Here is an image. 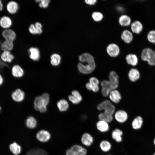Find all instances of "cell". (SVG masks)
<instances>
[{
	"mask_svg": "<svg viewBox=\"0 0 155 155\" xmlns=\"http://www.w3.org/2000/svg\"><path fill=\"white\" fill-rule=\"evenodd\" d=\"M80 62L77 65L79 71L84 74H88L92 73L95 69L96 64L94 59L92 55L84 53L78 57Z\"/></svg>",
	"mask_w": 155,
	"mask_h": 155,
	"instance_id": "cell-1",
	"label": "cell"
},
{
	"mask_svg": "<svg viewBox=\"0 0 155 155\" xmlns=\"http://www.w3.org/2000/svg\"><path fill=\"white\" fill-rule=\"evenodd\" d=\"M49 99V95L47 93H44L41 96L36 97L34 102L35 109L42 113L46 112Z\"/></svg>",
	"mask_w": 155,
	"mask_h": 155,
	"instance_id": "cell-2",
	"label": "cell"
},
{
	"mask_svg": "<svg viewBox=\"0 0 155 155\" xmlns=\"http://www.w3.org/2000/svg\"><path fill=\"white\" fill-rule=\"evenodd\" d=\"M96 108L99 111H103L113 115L116 111L115 106L108 100H104L98 104L96 106Z\"/></svg>",
	"mask_w": 155,
	"mask_h": 155,
	"instance_id": "cell-3",
	"label": "cell"
},
{
	"mask_svg": "<svg viewBox=\"0 0 155 155\" xmlns=\"http://www.w3.org/2000/svg\"><path fill=\"white\" fill-rule=\"evenodd\" d=\"M88 153L86 147L82 145L75 144L66 150V155H87Z\"/></svg>",
	"mask_w": 155,
	"mask_h": 155,
	"instance_id": "cell-4",
	"label": "cell"
},
{
	"mask_svg": "<svg viewBox=\"0 0 155 155\" xmlns=\"http://www.w3.org/2000/svg\"><path fill=\"white\" fill-rule=\"evenodd\" d=\"M141 57L143 61H147L149 65H155V51L151 49H144L142 51Z\"/></svg>",
	"mask_w": 155,
	"mask_h": 155,
	"instance_id": "cell-5",
	"label": "cell"
},
{
	"mask_svg": "<svg viewBox=\"0 0 155 155\" xmlns=\"http://www.w3.org/2000/svg\"><path fill=\"white\" fill-rule=\"evenodd\" d=\"M100 84L98 79L95 77L92 76L89 78L88 82L86 84L85 86L88 90L97 93L100 90L99 86Z\"/></svg>",
	"mask_w": 155,
	"mask_h": 155,
	"instance_id": "cell-6",
	"label": "cell"
},
{
	"mask_svg": "<svg viewBox=\"0 0 155 155\" xmlns=\"http://www.w3.org/2000/svg\"><path fill=\"white\" fill-rule=\"evenodd\" d=\"M80 140L82 145L86 148L91 146L94 143V139L90 133L86 132L82 134Z\"/></svg>",
	"mask_w": 155,
	"mask_h": 155,
	"instance_id": "cell-7",
	"label": "cell"
},
{
	"mask_svg": "<svg viewBox=\"0 0 155 155\" xmlns=\"http://www.w3.org/2000/svg\"><path fill=\"white\" fill-rule=\"evenodd\" d=\"M114 119L118 123L123 124L125 123L128 118V115L125 111L119 110L116 111L113 115Z\"/></svg>",
	"mask_w": 155,
	"mask_h": 155,
	"instance_id": "cell-8",
	"label": "cell"
},
{
	"mask_svg": "<svg viewBox=\"0 0 155 155\" xmlns=\"http://www.w3.org/2000/svg\"><path fill=\"white\" fill-rule=\"evenodd\" d=\"M108 78L112 90L117 89L119 82V77L117 72L114 71H111L109 73Z\"/></svg>",
	"mask_w": 155,
	"mask_h": 155,
	"instance_id": "cell-9",
	"label": "cell"
},
{
	"mask_svg": "<svg viewBox=\"0 0 155 155\" xmlns=\"http://www.w3.org/2000/svg\"><path fill=\"white\" fill-rule=\"evenodd\" d=\"M19 7L18 3L13 0H9L6 6V8L7 12L11 15L16 14L18 11Z\"/></svg>",
	"mask_w": 155,
	"mask_h": 155,
	"instance_id": "cell-10",
	"label": "cell"
},
{
	"mask_svg": "<svg viewBox=\"0 0 155 155\" xmlns=\"http://www.w3.org/2000/svg\"><path fill=\"white\" fill-rule=\"evenodd\" d=\"M11 96V98L14 102L20 103L24 100L25 94L22 89L18 88L12 93Z\"/></svg>",
	"mask_w": 155,
	"mask_h": 155,
	"instance_id": "cell-11",
	"label": "cell"
},
{
	"mask_svg": "<svg viewBox=\"0 0 155 155\" xmlns=\"http://www.w3.org/2000/svg\"><path fill=\"white\" fill-rule=\"evenodd\" d=\"M109 123L101 120H98L96 123V128L97 130L102 133L108 132L110 129Z\"/></svg>",
	"mask_w": 155,
	"mask_h": 155,
	"instance_id": "cell-12",
	"label": "cell"
},
{
	"mask_svg": "<svg viewBox=\"0 0 155 155\" xmlns=\"http://www.w3.org/2000/svg\"><path fill=\"white\" fill-rule=\"evenodd\" d=\"M106 51L109 56L115 57L119 55L120 50L119 46L116 44L113 43L110 44L108 45Z\"/></svg>",
	"mask_w": 155,
	"mask_h": 155,
	"instance_id": "cell-13",
	"label": "cell"
},
{
	"mask_svg": "<svg viewBox=\"0 0 155 155\" xmlns=\"http://www.w3.org/2000/svg\"><path fill=\"white\" fill-rule=\"evenodd\" d=\"M123 133L120 129L116 128L111 131V136L112 139L117 143H121L123 140Z\"/></svg>",
	"mask_w": 155,
	"mask_h": 155,
	"instance_id": "cell-14",
	"label": "cell"
},
{
	"mask_svg": "<svg viewBox=\"0 0 155 155\" xmlns=\"http://www.w3.org/2000/svg\"><path fill=\"white\" fill-rule=\"evenodd\" d=\"M1 34L2 37L5 40L14 41L17 38L16 32L10 28L3 29Z\"/></svg>",
	"mask_w": 155,
	"mask_h": 155,
	"instance_id": "cell-15",
	"label": "cell"
},
{
	"mask_svg": "<svg viewBox=\"0 0 155 155\" xmlns=\"http://www.w3.org/2000/svg\"><path fill=\"white\" fill-rule=\"evenodd\" d=\"M11 73L14 78L19 79L24 76V72L21 66L18 64H15L11 67Z\"/></svg>",
	"mask_w": 155,
	"mask_h": 155,
	"instance_id": "cell-16",
	"label": "cell"
},
{
	"mask_svg": "<svg viewBox=\"0 0 155 155\" xmlns=\"http://www.w3.org/2000/svg\"><path fill=\"white\" fill-rule=\"evenodd\" d=\"M0 58L3 62L11 63L15 59V56L11 51H2L0 55Z\"/></svg>",
	"mask_w": 155,
	"mask_h": 155,
	"instance_id": "cell-17",
	"label": "cell"
},
{
	"mask_svg": "<svg viewBox=\"0 0 155 155\" xmlns=\"http://www.w3.org/2000/svg\"><path fill=\"white\" fill-rule=\"evenodd\" d=\"M68 99L72 103L77 104L80 103L82 100V97L78 90H74L71 92V95H70L68 97Z\"/></svg>",
	"mask_w": 155,
	"mask_h": 155,
	"instance_id": "cell-18",
	"label": "cell"
},
{
	"mask_svg": "<svg viewBox=\"0 0 155 155\" xmlns=\"http://www.w3.org/2000/svg\"><path fill=\"white\" fill-rule=\"evenodd\" d=\"M99 147L101 151L105 153H108L112 149V145L108 140L103 139L100 142Z\"/></svg>",
	"mask_w": 155,
	"mask_h": 155,
	"instance_id": "cell-19",
	"label": "cell"
},
{
	"mask_svg": "<svg viewBox=\"0 0 155 155\" xmlns=\"http://www.w3.org/2000/svg\"><path fill=\"white\" fill-rule=\"evenodd\" d=\"M110 101L113 103L118 104L121 99V93L117 89L112 90L108 95Z\"/></svg>",
	"mask_w": 155,
	"mask_h": 155,
	"instance_id": "cell-20",
	"label": "cell"
},
{
	"mask_svg": "<svg viewBox=\"0 0 155 155\" xmlns=\"http://www.w3.org/2000/svg\"><path fill=\"white\" fill-rule=\"evenodd\" d=\"M13 24V21L9 16H4L0 19V26L3 29L10 28Z\"/></svg>",
	"mask_w": 155,
	"mask_h": 155,
	"instance_id": "cell-21",
	"label": "cell"
},
{
	"mask_svg": "<svg viewBox=\"0 0 155 155\" xmlns=\"http://www.w3.org/2000/svg\"><path fill=\"white\" fill-rule=\"evenodd\" d=\"M36 137L37 139L40 141L42 142H46L50 139L51 135L47 131L42 130L37 133Z\"/></svg>",
	"mask_w": 155,
	"mask_h": 155,
	"instance_id": "cell-22",
	"label": "cell"
},
{
	"mask_svg": "<svg viewBox=\"0 0 155 155\" xmlns=\"http://www.w3.org/2000/svg\"><path fill=\"white\" fill-rule=\"evenodd\" d=\"M30 58L35 61H38L40 58V52L39 49L36 47H31L28 51Z\"/></svg>",
	"mask_w": 155,
	"mask_h": 155,
	"instance_id": "cell-23",
	"label": "cell"
},
{
	"mask_svg": "<svg viewBox=\"0 0 155 155\" xmlns=\"http://www.w3.org/2000/svg\"><path fill=\"white\" fill-rule=\"evenodd\" d=\"M14 47L13 41L4 40L0 45V49L2 51H11Z\"/></svg>",
	"mask_w": 155,
	"mask_h": 155,
	"instance_id": "cell-24",
	"label": "cell"
},
{
	"mask_svg": "<svg viewBox=\"0 0 155 155\" xmlns=\"http://www.w3.org/2000/svg\"><path fill=\"white\" fill-rule=\"evenodd\" d=\"M98 120H102L109 123L114 119L113 115L103 111L100 113L98 116Z\"/></svg>",
	"mask_w": 155,
	"mask_h": 155,
	"instance_id": "cell-25",
	"label": "cell"
},
{
	"mask_svg": "<svg viewBox=\"0 0 155 155\" xmlns=\"http://www.w3.org/2000/svg\"><path fill=\"white\" fill-rule=\"evenodd\" d=\"M143 120L142 117L138 116L135 118L131 123V126L132 128L135 130L140 129L143 125Z\"/></svg>",
	"mask_w": 155,
	"mask_h": 155,
	"instance_id": "cell-26",
	"label": "cell"
},
{
	"mask_svg": "<svg viewBox=\"0 0 155 155\" xmlns=\"http://www.w3.org/2000/svg\"><path fill=\"white\" fill-rule=\"evenodd\" d=\"M121 38L125 43H129L133 40V36L130 31L125 30H124L121 34Z\"/></svg>",
	"mask_w": 155,
	"mask_h": 155,
	"instance_id": "cell-27",
	"label": "cell"
},
{
	"mask_svg": "<svg viewBox=\"0 0 155 155\" xmlns=\"http://www.w3.org/2000/svg\"><path fill=\"white\" fill-rule=\"evenodd\" d=\"M128 77L129 80L134 82L139 79L140 74L138 71L136 69H131L129 71Z\"/></svg>",
	"mask_w": 155,
	"mask_h": 155,
	"instance_id": "cell-28",
	"label": "cell"
},
{
	"mask_svg": "<svg viewBox=\"0 0 155 155\" xmlns=\"http://www.w3.org/2000/svg\"><path fill=\"white\" fill-rule=\"evenodd\" d=\"M143 26L142 23L138 21L133 22L131 25V29L133 33L139 34L142 31Z\"/></svg>",
	"mask_w": 155,
	"mask_h": 155,
	"instance_id": "cell-29",
	"label": "cell"
},
{
	"mask_svg": "<svg viewBox=\"0 0 155 155\" xmlns=\"http://www.w3.org/2000/svg\"><path fill=\"white\" fill-rule=\"evenodd\" d=\"M57 106L59 111L64 112L67 111L69 108V104L68 102L64 99H61L58 102Z\"/></svg>",
	"mask_w": 155,
	"mask_h": 155,
	"instance_id": "cell-30",
	"label": "cell"
},
{
	"mask_svg": "<svg viewBox=\"0 0 155 155\" xmlns=\"http://www.w3.org/2000/svg\"><path fill=\"white\" fill-rule=\"evenodd\" d=\"M119 22L121 26H127L131 23V19L128 16L125 14L122 15L119 17Z\"/></svg>",
	"mask_w": 155,
	"mask_h": 155,
	"instance_id": "cell-31",
	"label": "cell"
},
{
	"mask_svg": "<svg viewBox=\"0 0 155 155\" xmlns=\"http://www.w3.org/2000/svg\"><path fill=\"white\" fill-rule=\"evenodd\" d=\"M126 59L128 64L133 66L136 65L138 63L137 58L135 54H128L126 57Z\"/></svg>",
	"mask_w": 155,
	"mask_h": 155,
	"instance_id": "cell-32",
	"label": "cell"
},
{
	"mask_svg": "<svg viewBox=\"0 0 155 155\" xmlns=\"http://www.w3.org/2000/svg\"><path fill=\"white\" fill-rule=\"evenodd\" d=\"M50 59L51 64L53 66H57L61 63V57L58 54L54 53L52 54L51 56Z\"/></svg>",
	"mask_w": 155,
	"mask_h": 155,
	"instance_id": "cell-33",
	"label": "cell"
},
{
	"mask_svg": "<svg viewBox=\"0 0 155 155\" xmlns=\"http://www.w3.org/2000/svg\"><path fill=\"white\" fill-rule=\"evenodd\" d=\"M26 155H48L44 150L40 148H35L29 150Z\"/></svg>",
	"mask_w": 155,
	"mask_h": 155,
	"instance_id": "cell-34",
	"label": "cell"
},
{
	"mask_svg": "<svg viewBox=\"0 0 155 155\" xmlns=\"http://www.w3.org/2000/svg\"><path fill=\"white\" fill-rule=\"evenodd\" d=\"M26 126L30 129L35 128L37 125L36 119L33 117L30 116L26 120Z\"/></svg>",
	"mask_w": 155,
	"mask_h": 155,
	"instance_id": "cell-35",
	"label": "cell"
},
{
	"mask_svg": "<svg viewBox=\"0 0 155 155\" xmlns=\"http://www.w3.org/2000/svg\"><path fill=\"white\" fill-rule=\"evenodd\" d=\"M9 148L11 151L15 155H18L21 152V147L16 142H14L10 145Z\"/></svg>",
	"mask_w": 155,
	"mask_h": 155,
	"instance_id": "cell-36",
	"label": "cell"
},
{
	"mask_svg": "<svg viewBox=\"0 0 155 155\" xmlns=\"http://www.w3.org/2000/svg\"><path fill=\"white\" fill-rule=\"evenodd\" d=\"M92 16L94 20L96 22H99L102 20L103 16L101 13L96 11L93 13Z\"/></svg>",
	"mask_w": 155,
	"mask_h": 155,
	"instance_id": "cell-37",
	"label": "cell"
},
{
	"mask_svg": "<svg viewBox=\"0 0 155 155\" xmlns=\"http://www.w3.org/2000/svg\"><path fill=\"white\" fill-rule=\"evenodd\" d=\"M148 40L151 42L155 43V30L150 31L147 36Z\"/></svg>",
	"mask_w": 155,
	"mask_h": 155,
	"instance_id": "cell-38",
	"label": "cell"
},
{
	"mask_svg": "<svg viewBox=\"0 0 155 155\" xmlns=\"http://www.w3.org/2000/svg\"><path fill=\"white\" fill-rule=\"evenodd\" d=\"M100 84L101 88H107L112 90L108 80H102L100 82Z\"/></svg>",
	"mask_w": 155,
	"mask_h": 155,
	"instance_id": "cell-39",
	"label": "cell"
},
{
	"mask_svg": "<svg viewBox=\"0 0 155 155\" xmlns=\"http://www.w3.org/2000/svg\"><path fill=\"white\" fill-rule=\"evenodd\" d=\"M50 2L49 0H40L39 5L40 7L46 8L48 6Z\"/></svg>",
	"mask_w": 155,
	"mask_h": 155,
	"instance_id": "cell-40",
	"label": "cell"
},
{
	"mask_svg": "<svg viewBox=\"0 0 155 155\" xmlns=\"http://www.w3.org/2000/svg\"><path fill=\"white\" fill-rule=\"evenodd\" d=\"M112 90L105 88H102L101 92L102 96L105 97L108 96L109 94Z\"/></svg>",
	"mask_w": 155,
	"mask_h": 155,
	"instance_id": "cell-41",
	"label": "cell"
},
{
	"mask_svg": "<svg viewBox=\"0 0 155 155\" xmlns=\"http://www.w3.org/2000/svg\"><path fill=\"white\" fill-rule=\"evenodd\" d=\"M29 31L32 34H37V30L34 24L30 25L29 28Z\"/></svg>",
	"mask_w": 155,
	"mask_h": 155,
	"instance_id": "cell-42",
	"label": "cell"
},
{
	"mask_svg": "<svg viewBox=\"0 0 155 155\" xmlns=\"http://www.w3.org/2000/svg\"><path fill=\"white\" fill-rule=\"evenodd\" d=\"M96 0H85V2L87 4L90 5H93L95 4L97 2Z\"/></svg>",
	"mask_w": 155,
	"mask_h": 155,
	"instance_id": "cell-43",
	"label": "cell"
},
{
	"mask_svg": "<svg viewBox=\"0 0 155 155\" xmlns=\"http://www.w3.org/2000/svg\"><path fill=\"white\" fill-rule=\"evenodd\" d=\"M36 27L38 28H42V26L41 24L39 22H36L34 24Z\"/></svg>",
	"mask_w": 155,
	"mask_h": 155,
	"instance_id": "cell-44",
	"label": "cell"
},
{
	"mask_svg": "<svg viewBox=\"0 0 155 155\" xmlns=\"http://www.w3.org/2000/svg\"><path fill=\"white\" fill-rule=\"evenodd\" d=\"M4 82V80L3 77L2 75L0 73V86L3 85Z\"/></svg>",
	"mask_w": 155,
	"mask_h": 155,
	"instance_id": "cell-45",
	"label": "cell"
},
{
	"mask_svg": "<svg viewBox=\"0 0 155 155\" xmlns=\"http://www.w3.org/2000/svg\"><path fill=\"white\" fill-rule=\"evenodd\" d=\"M4 8V5L3 3L2 0H0V11L3 10Z\"/></svg>",
	"mask_w": 155,
	"mask_h": 155,
	"instance_id": "cell-46",
	"label": "cell"
},
{
	"mask_svg": "<svg viewBox=\"0 0 155 155\" xmlns=\"http://www.w3.org/2000/svg\"><path fill=\"white\" fill-rule=\"evenodd\" d=\"M153 142L155 146V137L154 138L153 140Z\"/></svg>",
	"mask_w": 155,
	"mask_h": 155,
	"instance_id": "cell-47",
	"label": "cell"
},
{
	"mask_svg": "<svg viewBox=\"0 0 155 155\" xmlns=\"http://www.w3.org/2000/svg\"><path fill=\"white\" fill-rule=\"evenodd\" d=\"M2 110V108H1V107L0 105V113L1 112V110Z\"/></svg>",
	"mask_w": 155,
	"mask_h": 155,
	"instance_id": "cell-48",
	"label": "cell"
},
{
	"mask_svg": "<svg viewBox=\"0 0 155 155\" xmlns=\"http://www.w3.org/2000/svg\"><path fill=\"white\" fill-rule=\"evenodd\" d=\"M105 155H113L112 154H107Z\"/></svg>",
	"mask_w": 155,
	"mask_h": 155,
	"instance_id": "cell-49",
	"label": "cell"
},
{
	"mask_svg": "<svg viewBox=\"0 0 155 155\" xmlns=\"http://www.w3.org/2000/svg\"><path fill=\"white\" fill-rule=\"evenodd\" d=\"M2 51H1V49H0V53H1V52Z\"/></svg>",
	"mask_w": 155,
	"mask_h": 155,
	"instance_id": "cell-50",
	"label": "cell"
},
{
	"mask_svg": "<svg viewBox=\"0 0 155 155\" xmlns=\"http://www.w3.org/2000/svg\"><path fill=\"white\" fill-rule=\"evenodd\" d=\"M153 155H155V153H154Z\"/></svg>",
	"mask_w": 155,
	"mask_h": 155,
	"instance_id": "cell-51",
	"label": "cell"
}]
</instances>
